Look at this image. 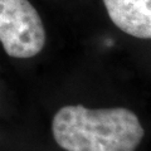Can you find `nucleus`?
<instances>
[{
	"mask_svg": "<svg viewBox=\"0 0 151 151\" xmlns=\"http://www.w3.org/2000/svg\"><path fill=\"white\" fill-rule=\"evenodd\" d=\"M52 131L65 151H136L145 135L139 117L127 108L91 110L82 105L60 108Z\"/></svg>",
	"mask_w": 151,
	"mask_h": 151,
	"instance_id": "nucleus-1",
	"label": "nucleus"
},
{
	"mask_svg": "<svg viewBox=\"0 0 151 151\" xmlns=\"http://www.w3.org/2000/svg\"><path fill=\"white\" fill-rule=\"evenodd\" d=\"M0 43L13 58H32L43 49L45 29L29 0H0Z\"/></svg>",
	"mask_w": 151,
	"mask_h": 151,
	"instance_id": "nucleus-2",
	"label": "nucleus"
},
{
	"mask_svg": "<svg viewBox=\"0 0 151 151\" xmlns=\"http://www.w3.org/2000/svg\"><path fill=\"white\" fill-rule=\"evenodd\" d=\"M117 28L140 39H151V0H103Z\"/></svg>",
	"mask_w": 151,
	"mask_h": 151,
	"instance_id": "nucleus-3",
	"label": "nucleus"
}]
</instances>
